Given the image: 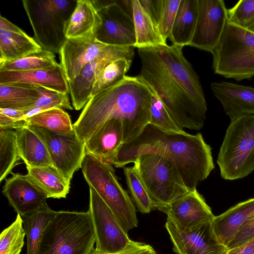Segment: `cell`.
<instances>
[{
  "instance_id": "obj_17",
  "label": "cell",
  "mask_w": 254,
  "mask_h": 254,
  "mask_svg": "<svg viewBox=\"0 0 254 254\" xmlns=\"http://www.w3.org/2000/svg\"><path fill=\"white\" fill-rule=\"evenodd\" d=\"M10 205L21 216L48 205L46 193L26 175L13 174L2 189Z\"/></svg>"
},
{
  "instance_id": "obj_36",
  "label": "cell",
  "mask_w": 254,
  "mask_h": 254,
  "mask_svg": "<svg viewBox=\"0 0 254 254\" xmlns=\"http://www.w3.org/2000/svg\"><path fill=\"white\" fill-rule=\"evenodd\" d=\"M25 236L23 219L17 214L15 220L0 235V254H20Z\"/></svg>"
},
{
  "instance_id": "obj_32",
  "label": "cell",
  "mask_w": 254,
  "mask_h": 254,
  "mask_svg": "<svg viewBox=\"0 0 254 254\" xmlns=\"http://www.w3.org/2000/svg\"><path fill=\"white\" fill-rule=\"evenodd\" d=\"M59 64L55 54L43 50L16 61L0 63V71H29L47 69Z\"/></svg>"
},
{
  "instance_id": "obj_45",
  "label": "cell",
  "mask_w": 254,
  "mask_h": 254,
  "mask_svg": "<svg viewBox=\"0 0 254 254\" xmlns=\"http://www.w3.org/2000/svg\"><path fill=\"white\" fill-rule=\"evenodd\" d=\"M0 113L8 116L16 120H24L26 110L13 108H0Z\"/></svg>"
},
{
  "instance_id": "obj_15",
  "label": "cell",
  "mask_w": 254,
  "mask_h": 254,
  "mask_svg": "<svg viewBox=\"0 0 254 254\" xmlns=\"http://www.w3.org/2000/svg\"><path fill=\"white\" fill-rule=\"evenodd\" d=\"M161 212L167 215V221L182 231L192 230L210 223L215 216L196 189L178 197Z\"/></svg>"
},
{
  "instance_id": "obj_18",
  "label": "cell",
  "mask_w": 254,
  "mask_h": 254,
  "mask_svg": "<svg viewBox=\"0 0 254 254\" xmlns=\"http://www.w3.org/2000/svg\"><path fill=\"white\" fill-rule=\"evenodd\" d=\"M107 46L98 41L95 35L67 39L60 54V64L68 82L76 77Z\"/></svg>"
},
{
  "instance_id": "obj_12",
  "label": "cell",
  "mask_w": 254,
  "mask_h": 254,
  "mask_svg": "<svg viewBox=\"0 0 254 254\" xmlns=\"http://www.w3.org/2000/svg\"><path fill=\"white\" fill-rule=\"evenodd\" d=\"M101 19V24L95 36L100 42L107 45L133 46L136 36L132 15L119 1L102 3L94 0Z\"/></svg>"
},
{
  "instance_id": "obj_24",
  "label": "cell",
  "mask_w": 254,
  "mask_h": 254,
  "mask_svg": "<svg viewBox=\"0 0 254 254\" xmlns=\"http://www.w3.org/2000/svg\"><path fill=\"white\" fill-rule=\"evenodd\" d=\"M18 156L26 167L52 165L47 149L42 140L26 126L14 129Z\"/></svg>"
},
{
  "instance_id": "obj_26",
  "label": "cell",
  "mask_w": 254,
  "mask_h": 254,
  "mask_svg": "<svg viewBox=\"0 0 254 254\" xmlns=\"http://www.w3.org/2000/svg\"><path fill=\"white\" fill-rule=\"evenodd\" d=\"M42 50L34 38L25 32L0 30V63L16 61Z\"/></svg>"
},
{
  "instance_id": "obj_44",
  "label": "cell",
  "mask_w": 254,
  "mask_h": 254,
  "mask_svg": "<svg viewBox=\"0 0 254 254\" xmlns=\"http://www.w3.org/2000/svg\"><path fill=\"white\" fill-rule=\"evenodd\" d=\"M225 254H254V237L242 246L227 250Z\"/></svg>"
},
{
  "instance_id": "obj_23",
  "label": "cell",
  "mask_w": 254,
  "mask_h": 254,
  "mask_svg": "<svg viewBox=\"0 0 254 254\" xmlns=\"http://www.w3.org/2000/svg\"><path fill=\"white\" fill-rule=\"evenodd\" d=\"M101 19L94 0H77L76 6L66 23L67 39L95 35Z\"/></svg>"
},
{
  "instance_id": "obj_4",
  "label": "cell",
  "mask_w": 254,
  "mask_h": 254,
  "mask_svg": "<svg viewBox=\"0 0 254 254\" xmlns=\"http://www.w3.org/2000/svg\"><path fill=\"white\" fill-rule=\"evenodd\" d=\"M95 243L89 211H56L44 229L36 254H91Z\"/></svg>"
},
{
  "instance_id": "obj_38",
  "label": "cell",
  "mask_w": 254,
  "mask_h": 254,
  "mask_svg": "<svg viewBox=\"0 0 254 254\" xmlns=\"http://www.w3.org/2000/svg\"><path fill=\"white\" fill-rule=\"evenodd\" d=\"M228 21L254 33V0H241L228 9Z\"/></svg>"
},
{
  "instance_id": "obj_25",
  "label": "cell",
  "mask_w": 254,
  "mask_h": 254,
  "mask_svg": "<svg viewBox=\"0 0 254 254\" xmlns=\"http://www.w3.org/2000/svg\"><path fill=\"white\" fill-rule=\"evenodd\" d=\"M198 0H181L170 39L172 45L183 47L192 38L198 15Z\"/></svg>"
},
{
  "instance_id": "obj_2",
  "label": "cell",
  "mask_w": 254,
  "mask_h": 254,
  "mask_svg": "<svg viewBox=\"0 0 254 254\" xmlns=\"http://www.w3.org/2000/svg\"><path fill=\"white\" fill-rule=\"evenodd\" d=\"M146 153L160 155L170 161L189 190L196 189L215 167L211 148L201 133L168 130L150 124L137 136L124 143L109 163L124 167Z\"/></svg>"
},
{
  "instance_id": "obj_40",
  "label": "cell",
  "mask_w": 254,
  "mask_h": 254,
  "mask_svg": "<svg viewBox=\"0 0 254 254\" xmlns=\"http://www.w3.org/2000/svg\"><path fill=\"white\" fill-rule=\"evenodd\" d=\"M181 0H163L157 27L164 41L170 37Z\"/></svg>"
},
{
  "instance_id": "obj_41",
  "label": "cell",
  "mask_w": 254,
  "mask_h": 254,
  "mask_svg": "<svg viewBox=\"0 0 254 254\" xmlns=\"http://www.w3.org/2000/svg\"><path fill=\"white\" fill-rule=\"evenodd\" d=\"M254 237V215L249 219L229 243L226 248L231 250L243 245Z\"/></svg>"
},
{
  "instance_id": "obj_13",
  "label": "cell",
  "mask_w": 254,
  "mask_h": 254,
  "mask_svg": "<svg viewBox=\"0 0 254 254\" xmlns=\"http://www.w3.org/2000/svg\"><path fill=\"white\" fill-rule=\"evenodd\" d=\"M133 46L108 45L93 60L88 63L77 76L68 82L73 107L79 110L91 98L93 85L100 73L111 62L121 58L133 60Z\"/></svg>"
},
{
  "instance_id": "obj_33",
  "label": "cell",
  "mask_w": 254,
  "mask_h": 254,
  "mask_svg": "<svg viewBox=\"0 0 254 254\" xmlns=\"http://www.w3.org/2000/svg\"><path fill=\"white\" fill-rule=\"evenodd\" d=\"M14 129L0 127V182L11 172L18 159Z\"/></svg>"
},
{
  "instance_id": "obj_9",
  "label": "cell",
  "mask_w": 254,
  "mask_h": 254,
  "mask_svg": "<svg viewBox=\"0 0 254 254\" xmlns=\"http://www.w3.org/2000/svg\"><path fill=\"white\" fill-rule=\"evenodd\" d=\"M134 168L151 198L154 209L162 210L190 190L173 164L163 156L146 153L134 161Z\"/></svg>"
},
{
  "instance_id": "obj_30",
  "label": "cell",
  "mask_w": 254,
  "mask_h": 254,
  "mask_svg": "<svg viewBox=\"0 0 254 254\" xmlns=\"http://www.w3.org/2000/svg\"><path fill=\"white\" fill-rule=\"evenodd\" d=\"M24 120L26 126H36L57 133H66L73 130L69 115L61 108L48 109Z\"/></svg>"
},
{
  "instance_id": "obj_20",
  "label": "cell",
  "mask_w": 254,
  "mask_h": 254,
  "mask_svg": "<svg viewBox=\"0 0 254 254\" xmlns=\"http://www.w3.org/2000/svg\"><path fill=\"white\" fill-rule=\"evenodd\" d=\"M0 84L42 86L64 93H69L68 83L61 65L29 71H0Z\"/></svg>"
},
{
  "instance_id": "obj_35",
  "label": "cell",
  "mask_w": 254,
  "mask_h": 254,
  "mask_svg": "<svg viewBox=\"0 0 254 254\" xmlns=\"http://www.w3.org/2000/svg\"><path fill=\"white\" fill-rule=\"evenodd\" d=\"M39 94L37 101L29 110H26L24 120L42 111L54 108H65L72 110L68 94L64 93L42 86H36Z\"/></svg>"
},
{
  "instance_id": "obj_43",
  "label": "cell",
  "mask_w": 254,
  "mask_h": 254,
  "mask_svg": "<svg viewBox=\"0 0 254 254\" xmlns=\"http://www.w3.org/2000/svg\"><path fill=\"white\" fill-rule=\"evenodd\" d=\"M163 0H139L143 9L157 25Z\"/></svg>"
},
{
  "instance_id": "obj_28",
  "label": "cell",
  "mask_w": 254,
  "mask_h": 254,
  "mask_svg": "<svg viewBox=\"0 0 254 254\" xmlns=\"http://www.w3.org/2000/svg\"><path fill=\"white\" fill-rule=\"evenodd\" d=\"M131 9L136 36L134 48L140 49L167 44L156 23L142 7L139 0H131Z\"/></svg>"
},
{
  "instance_id": "obj_22",
  "label": "cell",
  "mask_w": 254,
  "mask_h": 254,
  "mask_svg": "<svg viewBox=\"0 0 254 254\" xmlns=\"http://www.w3.org/2000/svg\"><path fill=\"white\" fill-rule=\"evenodd\" d=\"M254 215V198L241 202L223 213L215 216L210 223L213 236L227 247L242 225Z\"/></svg>"
},
{
  "instance_id": "obj_27",
  "label": "cell",
  "mask_w": 254,
  "mask_h": 254,
  "mask_svg": "<svg viewBox=\"0 0 254 254\" xmlns=\"http://www.w3.org/2000/svg\"><path fill=\"white\" fill-rule=\"evenodd\" d=\"M27 175L47 195L48 198H65L70 189V182L52 165L26 167Z\"/></svg>"
},
{
  "instance_id": "obj_14",
  "label": "cell",
  "mask_w": 254,
  "mask_h": 254,
  "mask_svg": "<svg viewBox=\"0 0 254 254\" xmlns=\"http://www.w3.org/2000/svg\"><path fill=\"white\" fill-rule=\"evenodd\" d=\"M195 31L189 46L211 53L228 22V9L223 0H198Z\"/></svg>"
},
{
  "instance_id": "obj_34",
  "label": "cell",
  "mask_w": 254,
  "mask_h": 254,
  "mask_svg": "<svg viewBox=\"0 0 254 254\" xmlns=\"http://www.w3.org/2000/svg\"><path fill=\"white\" fill-rule=\"evenodd\" d=\"M132 60L121 58L109 64L96 80L92 90L91 97L116 85L126 76Z\"/></svg>"
},
{
  "instance_id": "obj_42",
  "label": "cell",
  "mask_w": 254,
  "mask_h": 254,
  "mask_svg": "<svg viewBox=\"0 0 254 254\" xmlns=\"http://www.w3.org/2000/svg\"><path fill=\"white\" fill-rule=\"evenodd\" d=\"M91 254H97L94 251ZM105 254H157L154 248L150 245L131 240L124 249L114 253Z\"/></svg>"
},
{
  "instance_id": "obj_3",
  "label": "cell",
  "mask_w": 254,
  "mask_h": 254,
  "mask_svg": "<svg viewBox=\"0 0 254 254\" xmlns=\"http://www.w3.org/2000/svg\"><path fill=\"white\" fill-rule=\"evenodd\" d=\"M152 89L139 76H128L91 97L73 124L85 142L106 121L116 118L123 125L124 143L137 136L150 123Z\"/></svg>"
},
{
  "instance_id": "obj_11",
  "label": "cell",
  "mask_w": 254,
  "mask_h": 254,
  "mask_svg": "<svg viewBox=\"0 0 254 254\" xmlns=\"http://www.w3.org/2000/svg\"><path fill=\"white\" fill-rule=\"evenodd\" d=\"M95 233L97 254L118 252L126 247L130 240L114 213L96 191L89 187L88 210Z\"/></svg>"
},
{
  "instance_id": "obj_6",
  "label": "cell",
  "mask_w": 254,
  "mask_h": 254,
  "mask_svg": "<svg viewBox=\"0 0 254 254\" xmlns=\"http://www.w3.org/2000/svg\"><path fill=\"white\" fill-rule=\"evenodd\" d=\"M214 73L237 81L254 77V33L228 21L211 53Z\"/></svg>"
},
{
  "instance_id": "obj_19",
  "label": "cell",
  "mask_w": 254,
  "mask_h": 254,
  "mask_svg": "<svg viewBox=\"0 0 254 254\" xmlns=\"http://www.w3.org/2000/svg\"><path fill=\"white\" fill-rule=\"evenodd\" d=\"M210 88L231 121L254 116V87L223 81L211 83Z\"/></svg>"
},
{
  "instance_id": "obj_31",
  "label": "cell",
  "mask_w": 254,
  "mask_h": 254,
  "mask_svg": "<svg viewBox=\"0 0 254 254\" xmlns=\"http://www.w3.org/2000/svg\"><path fill=\"white\" fill-rule=\"evenodd\" d=\"M55 212L47 205L35 212L21 216L27 239L26 254H36L44 229Z\"/></svg>"
},
{
  "instance_id": "obj_21",
  "label": "cell",
  "mask_w": 254,
  "mask_h": 254,
  "mask_svg": "<svg viewBox=\"0 0 254 254\" xmlns=\"http://www.w3.org/2000/svg\"><path fill=\"white\" fill-rule=\"evenodd\" d=\"M122 122L112 118L106 121L85 142V152L109 163L124 143Z\"/></svg>"
},
{
  "instance_id": "obj_46",
  "label": "cell",
  "mask_w": 254,
  "mask_h": 254,
  "mask_svg": "<svg viewBox=\"0 0 254 254\" xmlns=\"http://www.w3.org/2000/svg\"><path fill=\"white\" fill-rule=\"evenodd\" d=\"M0 30L15 33L24 32L19 27L12 23L1 15H0Z\"/></svg>"
},
{
  "instance_id": "obj_10",
  "label": "cell",
  "mask_w": 254,
  "mask_h": 254,
  "mask_svg": "<svg viewBox=\"0 0 254 254\" xmlns=\"http://www.w3.org/2000/svg\"><path fill=\"white\" fill-rule=\"evenodd\" d=\"M26 126L45 144L52 165L70 182L74 173L82 167L86 154L85 142L79 138L74 129L69 132L61 133L36 126Z\"/></svg>"
},
{
  "instance_id": "obj_5",
  "label": "cell",
  "mask_w": 254,
  "mask_h": 254,
  "mask_svg": "<svg viewBox=\"0 0 254 254\" xmlns=\"http://www.w3.org/2000/svg\"><path fill=\"white\" fill-rule=\"evenodd\" d=\"M83 176L110 208L124 231L137 227L135 207L119 183L111 164L86 153L82 165Z\"/></svg>"
},
{
  "instance_id": "obj_16",
  "label": "cell",
  "mask_w": 254,
  "mask_h": 254,
  "mask_svg": "<svg viewBox=\"0 0 254 254\" xmlns=\"http://www.w3.org/2000/svg\"><path fill=\"white\" fill-rule=\"evenodd\" d=\"M210 223L189 231L178 229L169 221L165 228L177 254H225L227 249L219 244L213 235Z\"/></svg>"
},
{
  "instance_id": "obj_29",
  "label": "cell",
  "mask_w": 254,
  "mask_h": 254,
  "mask_svg": "<svg viewBox=\"0 0 254 254\" xmlns=\"http://www.w3.org/2000/svg\"><path fill=\"white\" fill-rule=\"evenodd\" d=\"M39 97L36 86L0 84V108L28 110Z\"/></svg>"
},
{
  "instance_id": "obj_1",
  "label": "cell",
  "mask_w": 254,
  "mask_h": 254,
  "mask_svg": "<svg viewBox=\"0 0 254 254\" xmlns=\"http://www.w3.org/2000/svg\"><path fill=\"white\" fill-rule=\"evenodd\" d=\"M182 50L167 44L138 49L137 76L159 97L181 128L198 130L206 119V101L199 77Z\"/></svg>"
},
{
  "instance_id": "obj_39",
  "label": "cell",
  "mask_w": 254,
  "mask_h": 254,
  "mask_svg": "<svg viewBox=\"0 0 254 254\" xmlns=\"http://www.w3.org/2000/svg\"><path fill=\"white\" fill-rule=\"evenodd\" d=\"M150 112L149 124L168 130L184 131V129L177 125L159 97L153 91L150 103Z\"/></svg>"
},
{
  "instance_id": "obj_7",
  "label": "cell",
  "mask_w": 254,
  "mask_h": 254,
  "mask_svg": "<svg viewBox=\"0 0 254 254\" xmlns=\"http://www.w3.org/2000/svg\"><path fill=\"white\" fill-rule=\"evenodd\" d=\"M222 178L235 180L254 171V116L231 121L217 159Z\"/></svg>"
},
{
  "instance_id": "obj_37",
  "label": "cell",
  "mask_w": 254,
  "mask_h": 254,
  "mask_svg": "<svg viewBox=\"0 0 254 254\" xmlns=\"http://www.w3.org/2000/svg\"><path fill=\"white\" fill-rule=\"evenodd\" d=\"M126 182L130 193L138 210L148 213L154 209L153 202L134 167L124 168Z\"/></svg>"
},
{
  "instance_id": "obj_8",
  "label": "cell",
  "mask_w": 254,
  "mask_h": 254,
  "mask_svg": "<svg viewBox=\"0 0 254 254\" xmlns=\"http://www.w3.org/2000/svg\"><path fill=\"white\" fill-rule=\"evenodd\" d=\"M34 32V39L43 50L60 53L67 38L66 22L76 0H22Z\"/></svg>"
}]
</instances>
